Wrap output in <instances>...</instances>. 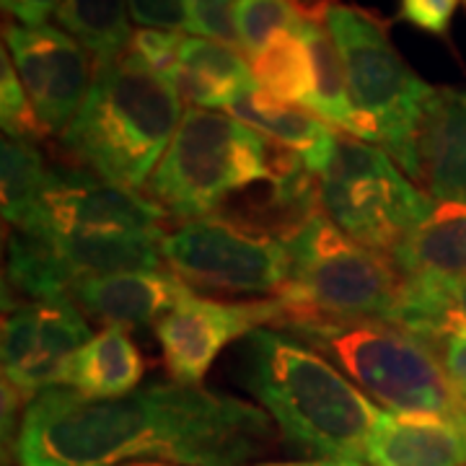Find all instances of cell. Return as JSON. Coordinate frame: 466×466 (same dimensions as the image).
I'll list each match as a JSON object with an SVG mask.
<instances>
[{"label": "cell", "mask_w": 466, "mask_h": 466, "mask_svg": "<svg viewBox=\"0 0 466 466\" xmlns=\"http://www.w3.org/2000/svg\"><path fill=\"white\" fill-rule=\"evenodd\" d=\"M278 446L265 410L249 401L167 381L125 397L42 389L14 441L18 466H251Z\"/></svg>", "instance_id": "cell-1"}, {"label": "cell", "mask_w": 466, "mask_h": 466, "mask_svg": "<svg viewBox=\"0 0 466 466\" xmlns=\"http://www.w3.org/2000/svg\"><path fill=\"white\" fill-rule=\"evenodd\" d=\"M241 381L288 443L319 459L366 461L381 410L317 350L278 327H259L238 350Z\"/></svg>", "instance_id": "cell-2"}, {"label": "cell", "mask_w": 466, "mask_h": 466, "mask_svg": "<svg viewBox=\"0 0 466 466\" xmlns=\"http://www.w3.org/2000/svg\"><path fill=\"white\" fill-rule=\"evenodd\" d=\"M182 94L127 50L94 70L84 109L60 140L70 167L125 189L148 187L182 122Z\"/></svg>", "instance_id": "cell-3"}, {"label": "cell", "mask_w": 466, "mask_h": 466, "mask_svg": "<svg viewBox=\"0 0 466 466\" xmlns=\"http://www.w3.org/2000/svg\"><path fill=\"white\" fill-rule=\"evenodd\" d=\"M278 329L337 366L386 412H466L433 342L379 319H293Z\"/></svg>", "instance_id": "cell-4"}, {"label": "cell", "mask_w": 466, "mask_h": 466, "mask_svg": "<svg viewBox=\"0 0 466 466\" xmlns=\"http://www.w3.org/2000/svg\"><path fill=\"white\" fill-rule=\"evenodd\" d=\"M285 247L290 272L278 296L283 317L275 327L293 319H379L394 324L407 278L389 257L352 241L324 213L290 233Z\"/></svg>", "instance_id": "cell-5"}, {"label": "cell", "mask_w": 466, "mask_h": 466, "mask_svg": "<svg viewBox=\"0 0 466 466\" xmlns=\"http://www.w3.org/2000/svg\"><path fill=\"white\" fill-rule=\"evenodd\" d=\"M272 179V143L231 115L187 109L148 182V198L174 220L213 216L233 192Z\"/></svg>", "instance_id": "cell-6"}, {"label": "cell", "mask_w": 466, "mask_h": 466, "mask_svg": "<svg viewBox=\"0 0 466 466\" xmlns=\"http://www.w3.org/2000/svg\"><path fill=\"white\" fill-rule=\"evenodd\" d=\"M319 184L321 213L352 241L383 257H391L435 208L433 198L410 182L386 150L348 133H337Z\"/></svg>", "instance_id": "cell-7"}, {"label": "cell", "mask_w": 466, "mask_h": 466, "mask_svg": "<svg viewBox=\"0 0 466 466\" xmlns=\"http://www.w3.org/2000/svg\"><path fill=\"white\" fill-rule=\"evenodd\" d=\"M324 21L339 47L352 106L366 143H381L389 156L410 140L425 101L435 88L401 60L381 21L352 5H324Z\"/></svg>", "instance_id": "cell-8"}, {"label": "cell", "mask_w": 466, "mask_h": 466, "mask_svg": "<svg viewBox=\"0 0 466 466\" xmlns=\"http://www.w3.org/2000/svg\"><path fill=\"white\" fill-rule=\"evenodd\" d=\"M161 257L182 283L223 296H280L290 272L283 238L247 218L205 216L161 236Z\"/></svg>", "instance_id": "cell-9"}, {"label": "cell", "mask_w": 466, "mask_h": 466, "mask_svg": "<svg viewBox=\"0 0 466 466\" xmlns=\"http://www.w3.org/2000/svg\"><path fill=\"white\" fill-rule=\"evenodd\" d=\"M5 47L45 135L63 137L94 84L88 52L63 29L24 24H5Z\"/></svg>", "instance_id": "cell-10"}, {"label": "cell", "mask_w": 466, "mask_h": 466, "mask_svg": "<svg viewBox=\"0 0 466 466\" xmlns=\"http://www.w3.org/2000/svg\"><path fill=\"white\" fill-rule=\"evenodd\" d=\"M283 317L278 299L216 300L189 296L158 319L156 339L171 381L202 386L220 350L259 327H275Z\"/></svg>", "instance_id": "cell-11"}, {"label": "cell", "mask_w": 466, "mask_h": 466, "mask_svg": "<svg viewBox=\"0 0 466 466\" xmlns=\"http://www.w3.org/2000/svg\"><path fill=\"white\" fill-rule=\"evenodd\" d=\"M167 213L133 189L76 167L52 168L47 192L24 231L45 236L96 231H164Z\"/></svg>", "instance_id": "cell-12"}, {"label": "cell", "mask_w": 466, "mask_h": 466, "mask_svg": "<svg viewBox=\"0 0 466 466\" xmlns=\"http://www.w3.org/2000/svg\"><path fill=\"white\" fill-rule=\"evenodd\" d=\"M391 158L433 200H466V88H435Z\"/></svg>", "instance_id": "cell-13"}, {"label": "cell", "mask_w": 466, "mask_h": 466, "mask_svg": "<svg viewBox=\"0 0 466 466\" xmlns=\"http://www.w3.org/2000/svg\"><path fill=\"white\" fill-rule=\"evenodd\" d=\"M192 296V288L182 283L171 269L153 272H119V275H88L78 278L70 296L86 317L104 327L137 329L156 327L158 319Z\"/></svg>", "instance_id": "cell-14"}, {"label": "cell", "mask_w": 466, "mask_h": 466, "mask_svg": "<svg viewBox=\"0 0 466 466\" xmlns=\"http://www.w3.org/2000/svg\"><path fill=\"white\" fill-rule=\"evenodd\" d=\"M368 466H466V412H386L366 446Z\"/></svg>", "instance_id": "cell-15"}, {"label": "cell", "mask_w": 466, "mask_h": 466, "mask_svg": "<svg viewBox=\"0 0 466 466\" xmlns=\"http://www.w3.org/2000/svg\"><path fill=\"white\" fill-rule=\"evenodd\" d=\"M226 112L236 116L238 122L249 125L251 130H257L269 143L300 153L303 164L314 174L324 171L329 156H332L337 133H339L314 112L300 109L299 104L272 99L257 84L241 91L228 104Z\"/></svg>", "instance_id": "cell-16"}, {"label": "cell", "mask_w": 466, "mask_h": 466, "mask_svg": "<svg viewBox=\"0 0 466 466\" xmlns=\"http://www.w3.org/2000/svg\"><path fill=\"white\" fill-rule=\"evenodd\" d=\"M146 358L127 329L104 327L78 350L60 373V386H70L86 397H125L133 394L146 376Z\"/></svg>", "instance_id": "cell-17"}, {"label": "cell", "mask_w": 466, "mask_h": 466, "mask_svg": "<svg viewBox=\"0 0 466 466\" xmlns=\"http://www.w3.org/2000/svg\"><path fill=\"white\" fill-rule=\"evenodd\" d=\"M389 259L404 278H466V200H435Z\"/></svg>", "instance_id": "cell-18"}, {"label": "cell", "mask_w": 466, "mask_h": 466, "mask_svg": "<svg viewBox=\"0 0 466 466\" xmlns=\"http://www.w3.org/2000/svg\"><path fill=\"white\" fill-rule=\"evenodd\" d=\"M161 236L164 231H96L47 238L78 280L88 275L167 269L161 257Z\"/></svg>", "instance_id": "cell-19"}, {"label": "cell", "mask_w": 466, "mask_h": 466, "mask_svg": "<svg viewBox=\"0 0 466 466\" xmlns=\"http://www.w3.org/2000/svg\"><path fill=\"white\" fill-rule=\"evenodd\" d=\"M324 5H327V0H317L311 5H306V21L300 26V36L306 39L309 52H311V63H314V94L306 104V109L321 116L327 125H332L334 130L363 140L366 130H363V122L350 99L348 73H345L339 47L324 21Z\"/></svg>", "instance_id": "cell-20"}, {"label": "cell", "mask_w": 466, "mask_h": 466, "mask_svg": "<svg viewBox=\"0 0 466 466\" xmlns=\"http://www.w3.org/2000/svg\"><path fill=\"white\" fill-rule=\"evenodd\" d=\"M254 84L251 66L236 47L205 36H184L177 88L182 99L200 106L228 109L241 91Z\"/></svg>", "instance_id": "cell-21"}, {"label": "cell", "mask_w": 466, "mask_h": 466, "mask_svg": "<svg viewBox=\"0 0 466 466\" xmlns=\"http://www.w3.org/2000/svg\"><path fill=\"white\" fill-rule=\"evenodd\" d=\"M16 293L11 309L21 303H45L70 296L76 275L70 272L66 259L57 254L47 236L24 228H14L8 236V265L5 285Z\"/></svg>", "instance_id": "cell-22"}, {"label": "cell", "mask_w": 466, "mask_h": 466, "mask_svg": "<svg viewBox=\"0 0 466 466\" xmlns=\"http://www.w3.org/2000/svg\"><path fill=\"white\" fill-rule=\"evenodd\" d=\"M394 324L428 342L466 334V278H407Z\"/></svg>", "instance_id": "cell-23"}, {"label": "cell", "mask_w": 466, "mask_h": 466, "mask_svg": "<svg viewBox=\"0 0 466 466\" xmlns=\"http://www.w3.org/2000/svg\"><path fill=\"white\" fill-rule=\"evenodd\" d=\"M57 21L88 52L94 70L130 50L133 29L127 0H63Z\"/></svg>", "instance_id": "cell-24"}, {"label": "cell", "mask_w": 466, "mask_h": 466, "mask_svg": "<svg viewBox=\"0 0 466 466\" xmlns=\"http://www.w3.org/2000/svg\"><path fill=\"white\" fill-rule=\"evenodd\" d=\"M251 78L265 94L285 104H309L314 94V63L300 32H280L249 57Z\"/></svg>", "instance_id": "cell-25"}, {"label": "cell", "mask_w": 466, "mask_h": 466, "mask_svg": "<svg viewBox=\"0 0 466 466\" xmlns=\"http://www.w3.org/2000/svg\"><path fill=\"white\" fill-rule=\"evenodd\" d=\"M3 161V220L11 228H24L39 208L47 192L52 168L47 167L42 150L24 137H3L0 148Z\"/></svg>", "instance_id": "cell-26"}, {"label": "cell", "mask_w": 466, "mask_h": 466, "mask_svg": "<svg viewBox=\"0 0 466 466\" xmlns=\"http://www.w3.org/2000/svg\"><path fill=\"white\" fill-rule=\"evenodd\" d=\"M233 21L238 47L254 57L275 34L300 32L306 5H299V0H236Z\"/></svg>", "instance_id": "cell-27"}, {"label": "cell", "mask_w": 466, "mask_h": 466, "mask_svg": "<svg viewBox=\"0 0 466 466\" xmlns=\"http://www.w3.org/2000/svg\"><path fill=\"white\" fill-rule=\"evenodd\" d=\"M0 119H3V130L11 137H24L32 143L47 137L36 119L32 99L18 78L16 67L8 60V47H3L0 55Z\"/></svg>", "instance_id": "cell-28"}, {"label": "cell", "mask_w": 466, "mask_h": 466, "mask_svg": "<svg viewBox=\"0 0 466 466\" xmlns=\"http://www.w3.org/2000/svg\"><path fill=\"white\" fill-rule=\"evenodd\" d=\"M182 32H164V29H140L133 34L130 52L135 57H140L146 66L168 78L177 86L179 76V63H182Z\"/></svg>", "instance_id": "cell-29"}, {"label": "cell", "mask_w": 466, "mask_h": 466, "mask_svg": "<svg viewBox=\"0 0 466 466\" xmlns=\"http://www.w3.org/2000/svg\"><path fill=\"white\" fill-rule=\"evenodd\" d=\"M130 18L143 29H164V32H182L192 29L189 0H127Z\"/></svg>", "instance_id": "cell-30"}, {"label": "cell", "mask_w": 466, "mask_h": 466, "mask_svg": "<svg viewBox=\"0 0 466 466\" xmlns=\"http://www.w3.org/2000/svg\"><path fill=\"white\" fill-rule=\"evenodd\" d=\"M459 0H401L400 16L417 29L431 34H446Z\"/></svg>", "instance_id": "cell-31"}, {"label": "cell", "mask_w": 466, "mask_h": 466, "mask_svg": "<svg viewBox=\"0 0 466 466\" xmlns=\"http://www.w3.org/2000/svg\"><path fill=\"white\" fill-rule=\"evenodd\" d=\"M433 345L446 373H449V381L453 383L456 394L466 404V334L443 337V339H435Z\"/></svg>", "instance_id": "cell-32"}, {"label": "cell", "mask_w": 466, "mask_h": 466, "mask_svg": "<svg viewBox=\"0 0 466 466\" xmlns=\"http://www.w3.org/2000/svg\"><path fill=\"white\" fill-rule=\"evenodd\" d=\"M63 0H3V8L24 26H47L45 21L57 14Z\"/></svg>", "instance_id": "cell-33"}, {"label": "cell", "mask_w": 466, "mask_h": 466, "mask_svg": "<svg viewBox=\"0 0 466 466\" xmlns=\"http://www.w3.org/2000/svg\"><path fill=\"white\" fill-rule=\"evenodd\" d=\"M251 466H368L366 461H342V459H309V461H269Z\"/></svg>", "instance_id": "cell-34"}, {"label": "cell", "mask_w": 466, "mask_h": 466, "mask_svg": "<svg viewBox=\"0 0 466 466\" xmlns=\"http://www.w3.org/2000/svg\"><path fill=\"white\" fill-rule=\"evenodd\" d=\"M127 466H177V464H164V461H135Z\"/></svg>", "instance_id": "cell-35"}, {"label": "cell", "mask_w": 466, "mask_h": 466, "mask_svg": "<svg viewBox=\"0 0 466 466\" xmlns=\"http://www.w3.org/2000/svg\"><path fill=\"white\" fill-rule=\"evenodd\" d=\"M464 3H466V0H464Z\"/></svg>", "instance_id": "cell-36"}]
</instances>
